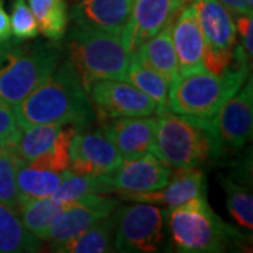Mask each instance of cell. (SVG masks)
<instances>
[{
    "instance_id": "obj_14",
    "label": "cell",
    "mask_w": 253,
    "mask_h": 253,
    "mask_svg": "<svg viewBox=\"0 0 253 253\" xmlns=\"http://www.w3.org/2000/svg\"><path fill=\"white\" fill-rule=\"evenodd\" d=\"M103 132L116 146L123 159L152 154L156 117H118L104 121Z\"/></svg>"
},
{
    "instance_id": "obj_22",
    "label": "cell",
    "mask_w": 253,
    "mask_h": 253,
    "mask_svg": "<svg viewBox=\"0 0 253 253\" xmlns=\"http://www.w3.org/2000/svg\"><path fill=\"white\" fill-rule=\"evenodd\" d=\"M41 249V239L24 226L17 210L0 203V253H30Z\"/></svg>"
},
{
    "instance_id": "obj_29",
    "label": "cell",
    "mask_w": 253,
    "mask_h": 253,
    "mask_svg": "<svg viewBox=\"0 0 253 253\" xmlns=\"http://www.w3.org/2000/svg\"><path fill=\"white\" fill-rule=\"evenodd\" d=\"M79 129L75 126L65 124L59 132L58 139L55 144L46 151L45 154L33 159L31 162L27 163L33 168H41V169H48L54 172H65L69 170V163H71V142H72L73 135Z\"/></svg>"
},
{
    "instance_id": "obj_28",
    "label": "cell",
    "mask_w": 253,
    "mask_h": 253,
    "mask_svg": "<svg viewBox=\"0 0 253 253\" xmlns=\"http://www.w3.org/2000/svg\"><path fill=\"white\" fill-rule=\"evenodd\" d=\"M16 141L17 139L0 142V203L17 210L16 174L20 158L17 155Z\"/></svg>"
},
{
    "instance_id": "obj_27",
    "label": "cell",
    "mask_w": 253,
    "mask_h": 253,
    "mask_svg": "<svg viewBox=\"0 0 253 253\" xmlns=\"http://www.w3.org/2000/svg\"><path fill=\"white\" fill-rule=\"evenodd\" d=\"M66 204H59L51 197L34 199L23 201L17 206V212L23 221L24 226L30 232L40 239L42 232L49 225L52 218L65 207Z\"/></svg>"
},
{
    "instance_id": "obj_31",
    "label": "cell",
    "mask_w": 253,
    "mask_h": 253,
    "mask_svg": "<svg viewBox=\"0 0 253 253\" xmlns=\"http://www.w3.org/2000/svg\"><path fill=\"white\" fill-rule=\"evenodd\" d=\"M11 36L16 40L27 41L38 36V26L26 0H14L10 17Z\"/></svg>"
},
{
    "instance_id": "obj_19",
    "label": "cell",
    "mask_w": 253,
    "mask_h": 253,
    "mask_svg": "<svg viewBox=\"0 0 253 253\" xmlns=\"http://www.w3.org/2000/svg\"><path fill=\"white\" fill-rule=\"evenodd\" d=\"M139 62L161 73L169 83L179 78V63L172 41V23L146 40L132 52Z\"/></svg>"
},
{
    "instance_id": "obj_12",
    "label": "cell",
    "mask_w": 253,
    "mask_h": 253,
    "mask_svg": "<svg viewBox=\"0 0 253 253\" xmlns=\"http://www.w3.org/2000/svg\"><path fill=\"white\" fill-rule=\"evenodd\" d=\"M187 0H134L131 14L121 31L129 55L165 26L172 23Z\"/></svg>"
},
{
    "instance_id": "obj_7",
    "label": "cell",
    "mask_w": 253,
    "mask_h": 253,
    "mask_svg": "<svg viewBox=\"0 0 253 253\" xmlns=\"http://www.w3.org/2000/svg\"><path fill=\"white\" fill-rule=\"evenodd\" d=\"M124 206L114 214V251L156 252L163 242V214L149 203Z\"/></svg>"
},
{
    "instance_id": "obj_1",
    "label": "cell",
    "mask_w": 253,
    "mask_h": 253,
    "mask_svg": "<svg viewBox=\"0 0 253 253\" xmlns=\"http://www.w3.org/2000/svg\"><path fill=\"white\" fill-rule=\"evenodd\" d=\"M20 129L37 124H71L79 131L94 118L87 90L72 63L65 61L24 99L13 106Z\"/></svg>"
},
{
    "instance_id": "obj_25",
    "label": "cell",
    "mask_w": 253,
    "mask_h": 253,
    "mask_svg": "<svg viewBox=\"0 0 253 253\" xmlns=\"http://www.w3.org/2000/svg\"><path fill=\"white\" fill-rule=\"evenodd\" d=\"M63 126L65 124L49 123V124H37L20 129V134L16 141L20 161L23 163H30L33 159L45 154L58 139Z\"/></svg>"
},
{
    "instance_id": "obj_10",
    "label": "cell",
    "mask_w": 253,
    "mask_h": 253,
    "mask_svg": "<svg viewBox=\"0 0 253 253\" xmlns=\"http://www.w3.org/2000/svg\"><path fill=\"white\" fill-rule=\"evenodd\" d=\"M117 203V200L107 197L106 194H89L75 203L66 204L52 218L40 239L52 244L78 235L100 219L111 215Z\"/></svg>"
},
{
    "instance_id": "obj_16",
    "label": "cell",
    "mask_w": 253,
    "mask_h": 253,
    "mask_svg": "<svg viewBox=\"0 0 253 253\" xmlns=\"http://www.w3.org/2000/svg\"><path fill=\"white\" fill-rule=\"evenodd\" d=\"M172 41L180 75L204 71L203 56L206 40L200 30L194 7L186 1L172 21Z\"/></svg>"
},
{
    "instance_id": "obj_35",
    "label": "cell",
    "mask_w": 253,
    "mask_h": 253,
    "mask_svg": "<svg viewBox=\"0 0 253 253\" xmlns=\"http://www.w3.org/2000/svg\"><path fill=\"white\" fill-rule=\"evenodd\" d=\"M222 6H225L232 14H252V7L248 6L245 0H218Z\"/></svg>"
},
{
    "instance_id": "obj_13",
    "label": "cell",
    "mask_w": 253,
    "mask_h": 253,
    "mask_svg": "<svg viewBox=\"0 0 253 253\" xmlns=\"http://www.w3.org/2000/svg\"><path fill=\"white\" fill-rule=\"evenodd\" d=\"M69 170L81 176H104L123 162L121 155L111 144L103 129L78 131L71 142Z\"/></svg>"
},
{
    "instance_id": "obj_8",
    "label": "cell",
    "mask_w": 253,
    "mask_h": 253,
    "mask_svg": "<svg viewBox=\"0 0 253 253\" xmlns=\"http://www.w3.org/2000/svg\"><path fill=\"white\" fill-rule=\"evenodd\" d=\"M217 158L239 152L252 136L253 90L252 79L232 97L226 100L217 114L210 118Z\"/></svg>"
},
{
    "instance_id": "obj_23",
    "label": "cell",
    "mask_w": 253,
    "mask_h": 253,
    "mask_svg": "<svg viewBox=\"0 0 253 253\" xmlns=\"http://www.w3.org/2000/svg\"><path fill=\"white\" fill-rule=\"evenodd\" d=\"M28 7L36 18L38 31L49 41H61L68 27L66 0H28Z\"/></svg>"
},
{
    "instance_id": "obj_30",
    "label": "cell",
    "mask_w": 253,
    "mask_h": 253,
    "mask_svg": "<svg viewBox=\"0 0 253 253\" xmlns=\"http://www.w3.org/2000/svg\"><path fill=\"white\" fill-rule=\"evenodd\" d=\"M221 184L226 193V207L238 225L253 228V199L251 190L241 186L229 177H221Z\"/></svg>"
},
{
    "instance_id": "obj_34",
    "label": "cell",
    "mask_w": 253,
    "mask_h": 253,
    "mask_svg": "<svg viewBox=\"0 0 253 253\" xmlns=\"http://www.w3.org/2000/svg\"><path fill=\"white\" fill-rule=\"evenodd\" d=\"M236 33L242 38V48H244L245 54L248 55L249 59H252L253 54V18L252 14H239L236 17L235 24Z\"/></svg>"
},
{
    "instance_id": "obj_20",
    "label": "cell",
    "mask_w": 253,
    "mask_h": 253,
    "mask_svg": "<svg viewBox=\"0 0 253 253\" xmlns=\"http://www.w3.org/2000/svg\"><path fill=\"white\" fill-rule=\"evenodd\" d=\"M51 251L59 253H107L114 251V215L103 218L78 235L52 242Z\"/></svg>"
},
{
    "instance_id": "obj_32",
    "label": "cell",
    "mask_w": 253,
    "mask_h": 253,
    "mask_svg": "<svg viewBox=\"0 0 253 253\" xmlns=\"http://www.w3.org/2000/svg\"><path fill=\"white\" fill-rule=\"evenodd\" d=\"M234 63V49L232 51H218L212 49L206 45L204 56H203V66L204 71L211 73L225 72L226 69H229Z\"/></svg>"
},
{
    "instance_id": "obj_26",
    "label": "cell",
    "mask_w": 253,
    "mask_h": 253,
    "mask_svg": "<svg viewBox=\"0 0 253 253\" xmlns=\"http://www.w3.org/2000/svg\"><path fill=\"white\" fill-rule=\"evenodd\" d=\"M113 189L104 176H81L69 173L51 199L59 204H71L89 194H110Z\"/></svg>"
},
{
    "instance_id": "obj_24",
    "label": "cell",
    "mask_w": 253,
    "mask_h": 253,
    "mask_svg": "<svg viewBox=\"0 0 253 253\" xmlns=\"http://www.w3.org/2000/svg\"><path fill=\"white\" fill-rule=\"evenodd\" d=\"M126 81L134 84L138 90H141L148 97L154 100L158 104L156 111L168 109L170 83L166 81L161 73L139 62L134 54H131V58H129V66H128Z\"/></svg>"
},
{
    "instance_id": "obj_5",
    "label": "cell",
    "mask_w": 253,
    "mask_h": 253,
    "mask_svg": "<svg viewBox=\"0 0 253 253\" xmlns=\"http://www.w3.org/2000/svg\"><path fill=\"white\" fill-rule=\"evenodd\" d=\"M65 48L86 90L94 82L126 81L131 55L121 34L75 26L68 33Z\"/></svg>"
},
{
    "instance_id": "obj_2",
    "label": "cell",
    "mask_w": 253,
    "mask_h": 253,
    "mask_svg": "<svg viewBox=\"0 0 253 253\" xmlns=\"http://www.w3.org/2000/svg\"><path fill=\"white\" fill-rule=\"evenodd\" d=\"M248 55L244 48L234 46V63L225 72L215 75L207 71L179 75L170 83L168 110L176 114L211 118L229 97L239 90L249 76Z\"/></svg>"
},
{
    "instance_id": "obj_37",
    "label": "cell",
    "mask_w": 253,
    "mask_h": 253,
    "mask_svg": "<svg viewBox=\"0 0 253 253\" xmlns=\"http://www.w3.org/2000/svg\"><path fill=\"white\" fill-rule=\"evenodd\" d=\"M245 1L248 3V6H249V7H252L253 6V0H245Z\"/></svg>"
},
{
    "instance_id": "obj_3",
    "label": "cell",
    "mask_w": 253,
    "mask_h": 253,
    "mask_svg": "<svg viewBox=\"0 0 253 253\" xmlns=\"http://www.w3.org/2000/svg\"><path fill=\"white\" fill-rule=\"evenodd\" d=\"M152 154L173 170L200 168L217 159L210 118L156 111V134Z\"/></svg>"
},
{
    "instance_id": "obj_33",
    "label": "cell",
    "mask_w": 253,
    "mask_h": 253,
    "mask_svg": "<svg viewBox=\"0 0 253 253\" xmlns=\"http://www.w3.org/2000/svg\"><path fill=\"white\" fill-rule=\"evenodd\" d=\"M20 126L14 116V110L6 101L0 99V142L17 139Z\"/></svg>"
},
{
    "instance_id": "obj_6",
    "label": "cell",
    "mask_w": 253,
    "mask_h": 253,
    "mask_svg": "<svg viewBox=\"0 0 253 253\" xmlns=\"http://www.w3.org/2000/svg\"><path fill=\"white\" fill-rule=\"evenodd\" d=\"M166 214L173 242L180 252H224L228 246L238 244L242 236L215 214L206 194L172 207Z\"/></svg>"
},
{
    "instance_id": "obj_11",
    "label": "cell",
    "mask_w": 253,
    "mask_h": 253,
    "mask_svg": "<svg viewBox=\"0 0 253 253\" xmlns=\"http://www.w3.org/2000/svg\"><path fill=\"white\" fill-rule=\"evenodd\" d=\"M172 173V169L154 154H144L123 159L117 169L106 174V180L118 196L135 194L162 189L170 180Z\"/></svg>"
},
{
    "instance_id": "obj_18",
    "label": "cell",
    "mask_w": 253,
    "mask_h": 253,
    "mask_svg": "<svg viewBox=\"0 0 253 253\" xmlns=\"http://www.w3.org/2000/svg\"><path fill=\"white\" fill-rule=\"evenodd\" d=\"M196 11L206 45L218 51H232L236 30L232 13L218 0H187Z\"/></svg>"
},
{
    "instance_id": "obj_9",
    "label": "cell",
    "mask_w": 253,
    "mask_h": 253,
    "mask_svg": "<svg viewBox=\"0 0 253 253\" xmlns=\"http://www.w3.org/2000/svg\"><path fill=\"white\" fill-rule=\"evenodd\" d=\"M91 106L100 120L145 117L156 113L158 104L126 81H99L87 89Z\"/></svg>"
},
{
    "instance_id": "obj_36",
    "label": "cell",
    "mask_w": 253,
    "mask_h": 253,
    "mask_svg": "<svg viewBox=\"0 0 253 253\" xmlns=\"http://www.w3.org/2000/svg\"><path fill=\"white\" fill-rule=\"evenodd\" d=\"M11 38V27H10V17L0 1V42Z\"/></svg>"
},
{
    "instance_id": "obj_17",
    "label": "cell",
    "mask_w": 253,
    "mask_h": 253,
    "mask_svg": "<svg viewBox=\"0 0 253 253\" xmlns=\"http://www.w3.org/2000/svg\"><path fill=\"white\" fill-rule=\"evenodd\" d=\"M203 194H206V174L199 168H193L174 170L170 180L162 189L135 194H121L120 197L134 203L139 201L172 208Z\"/></svg>"
},
{
    "instance_id": "obj_21",
    "label": "cell",
    "mask_w": 253,
    "mask_h": 253,
    "mask_svg": "<svg viewBox=\"0 0 253 253\" xmlns=\"http://www.w3.org/2000/svg\"><path fill=\"white\" fill-rule=\"evenodd\" d=\"M69 173L71 170L54 172L41 168H33L20 161L16 174L18 204L27 200L51 197Z\"/></svg>"
},
{
    "instance_id": "obj_15",
    "label": "cell",
    "mask_w": 253,
    "mask_h": 253,
    "mask_svg": "<svg viewBox=\"0 0 253 253\" xmlns=\"http://www.w3.org/2000/svg\"><path fill=\"white\" fill-rule=\"evenodd\" d=\"M134 0H75L69 17L86 30L121 34L131 14Z\"/></svg>"
},
{
    "instance_id": "obj_4",
    "label": "cell",
    "mask_w": 253,
    "mask_h": 253,
    "mask_svg": "<svg viewBox=\"0 0 253 253\" xmlns=\"http://www.w3.org/2000/svg\"><path fill=\"white\" fill-rule=\"evenodd\" d=\"M61 58L55 41L0 42V99L16 106L54 72Z\"/></svg>"
}]
</instances>
